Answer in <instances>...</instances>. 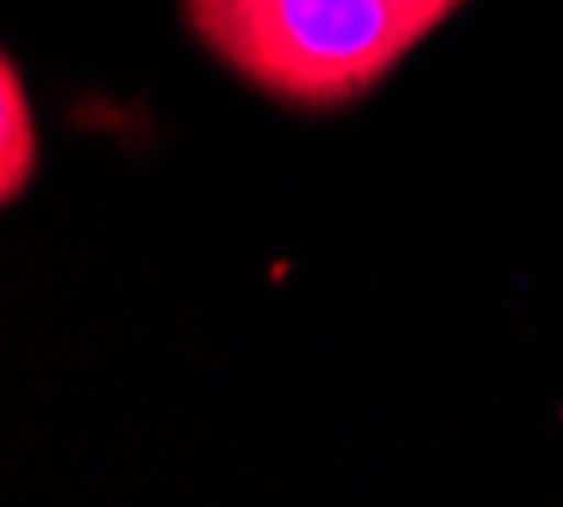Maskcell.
<instances>
[{"instance_id": "6da1fadb", "label": "cell", "mask_w": 563, "mask_h": 507, "mask_svg": "<svg viewBox=\"0 0 563 507\" xmlns=\"http://www.w3.org/2000/svg\"><path fill=\"white\" fill-rule=\"evenodd\" d=\"M467 0H178L188 36L244 87L335 112L380 87Z\"/></svg>"}, {"instance_id": "7a4b0ae2", "label": "cell", "mask_w": 563, "mask_h": 507, "mask_svg": "<svg viewBox=\"0 0 563 507\" xmlns=\"http://www.w3.org/2000/svg\"><path fill=\"white\" fill-rule=\"evenodd\" d=\"M36 168H41V132H36V112H31V91L21 81L15 56H0V203L5 209L36 183Z\"/></svg>"}]
</instances>
